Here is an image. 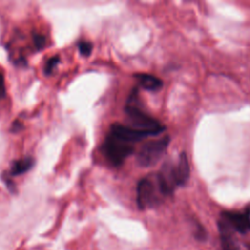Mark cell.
<instances>
[{
	"label": "cell",
	"mask_w": 250,
	"mask_h": 250,
	"mask_svg": "<svg viewBox=\"0 0 250 250\" xmlns=\"http://www.w3.org/2000/svg\"><path fill=\"white\" fill-rule=\"evenodd\" d=\"M135 77L137 78L140 85L147 91H157L162 88V81L158 77L151 74L138 73L135 75Z\"/></svg>",
	"instance_id": "cell-8"
},
{
	"label": "cell",
	"mask_w": 250,
	"mask_h": 250,
	"mask_svg": "<svg viewBox=\"0 0 250 250\" xmlns=\"http://www.w3.org/2000/svg\"><path fill=\"white\" fill-rule=\"evenodd\" d=\"M21 125V124L20 122H15L14 125H13V131H18V130H20Z\"/></svg>",
	"instance_id": "cell-14"
},
{
	"label": "cell",
	"mask_w": 250,
	"mask_h": 250,
	"mask_svg": "<svg viewBox=\"0 0 250 250\" xmlns=\"http://www.w3.org/2000/svg\"><path fill=\"white\" fill-rule=\"evenodd\" d=\"M170 138L165 136L158 140H152L145 143L137 153V162L142 167H150L155 165L166 152Z\"/></svg>",
	"instance_id": "cell-2"
},
{
	"label": "cell",
	"mask_w": 250,
	"mask_h": 250,
	"mask_svg": "<svg viewBox=\"0 0 250 250\" xmlns=\"http://www.w3.org/2000/svg\"><path fill=\"white\" fill-rule=\"evenodd\" d=\"M137 96L136 93H133L130 100L128 101V104L126 106V113L132 122V127L146 131L150 133L151 135H157L164 130L161 124L147 115L145 111H143L137 104Z\"/></svg>",
	"instance_id": "cell-1"
},
{
	"label": "cell",
	"mask_w": 250,
	"mask_h": 250,
	"mask_svg": "<svg viewBox=\"0 0 250 250\" xmlns=\"http://www.w3.org/2000/svg\"><path fill=\"white\" fill-rule=\"evenodd\" d=\"M109 133H111V134H113V135H115V136H117L121 139H124V140H126V141H128L132 144H134L135 142L140 141L144 138L153 136L148 132L136 129L132 126H125V125L118 124V123L112 124V126L110 127V132Z\"/></svg>",
	"instance_id": "cell-6"
},
{
	"label": "cell",
	"mask_w": 250,
	"mask_h": 250,
	"mask_svg": "<svg viewBox=\"0 0 250 250\" xmlns=\"http://www.w3.org/2000/svg\"><path fill=\"white\" fill-rule=\"evenodd\" d=\"M6 95V88H5V83H4V78L2 74L0 73V100L3 99Z\"/></svg>",
	"instance_id": "cell-13"
},
{
	"label": "cell",
	"mask_w": 250,
	"mask_h": 250,
	"mask_svg": "<svg viewBox=\"0 0 250 250\" xmlns=\"http://www.w3.org/2000/svg\"><path fill=\"white\" fill-rule=\"evenodd\" d=\"M175 170L179 186H185L188 183L190 174L188 159L185 152L181 153L179 156L178 163L175 165Z\"/></svg>",
	"instance_id": "cell-7"
},
{
	"label": "cell",
	"mask_w": 250,
	"mask_h": 250,
	"mask_svg": "<svg viewBox=\"0 0 250 250\" xmlns=\"http://www.w3.org/2000/svg\"><path fill=\"white\" fill-rule=\"evenodd\" d=\"M228 225L236 232L246 233L250 231V213L249 212H224L222 214Z\"/></svg>",
	"instance_id": "cell-5"
},
{
	"label": "cell",
	"mask_w": 250,
	"mask_h": 250,
	"mask_svg": "<svg viewBox=\"0 0 250 250\" xmlns=\"http://www.w3.org/2000/svg\"><path fill=\"white\" fill-rule=\"evenodd\" d=\"M33 165V159L31 157H24L13 162L10 170V174L12 176H17L25 173L28 171Z\"/></svg>",
	"instance_id": "cell-9"
},
{
	"label": "cell",
	"mask_w": 250,
	"mask_h": 250,
	"mask_svg": "<svg viewBox=\"0 0 250 250\" xmlns=\"http://www.w3.org/2000/svg\"><path fill=\"white\" fill-rule=\"evenodd\" d=\"M163 195L156 175L142 179L137 187V204L141 210L153 207Z\"/></svg>",
	"instance_id": "cell-3"
},
{
	"label": "cell",
	"mask_w": 250,
	"mask_h": 250,
	"mask_svg": "<svg viewBox=\"0 0 250 250\" xmlns=\"http://www.w3.org/2000/svg\"><path fill=\"white\" fill-rule=\"evenodd\" d=\"M45 41H46V40H45V37H44L43 35H41V34H35V35L33 36L34 45H35V47H36L38 50L44 48V46H45Z\"/></svg>",
	"instance_id": "cell-12"
},
{
	"label": "cell",
	"mask_w": 250,
	"mask_h": 250,
	"mask_svg": "<svg viewBox=\"0 0 250 250\" xmlns=\"http://www.w3.org/2000/svg\"><path fill=\"white\" fill-rule=\"evenodd\" d=\"M78 49H79V52H80V54L82 56H89L92 53L93 46H92V44L90 42L82 41V42L79 43Z\"/></svg>",
	"instance_id": "cell-10"
},
{
	"label": "cell",
	"mask_w": 250,
	"mask_h": 250,
	"mask_svg": "<svg viewBox=\"0 0 250 250\" xmlns=\"http://www.w3.org/2000/svg\"><path fill=\"white\" fill-rule=\"evenodd\" d=\"M134 150L133 144L109 133L104 141V151L107 160L114 166L123 163Z\"/></svg>",
	"instance_id": "cell-4"
},
{
	"label": "cell",
	"mask_w": 250,
	"mask_h": 250,
	"mask_svg": "<svg viewBox=\"0 0 250 250\" xmlns=\"http://www.w3.org/2000/svg\"><path fill=\"white\" fill-rule=\"evenodd\" d=\"M58 62H59V57L56 56V57L51 58L45 65V70H44L45 73L50 74L53 71V69L55 68V66L58 64Z\"/></svg>",
	"instance_id": "cell-11"
}]
</instances>
